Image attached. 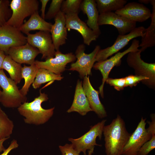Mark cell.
<instances>
[{"label":"cell","instance_id":"37","mask_svg":"<svg viewBox=\"0 0 155 155\" xmlns=\"http://www.w3.org/2000/svg\"><path fill=\"white\" fill-rule=\"evenodd\" d=\"M151 121H148V127L146 129L147 131L152 134H155V115L152 113L150 115Z\"/></svg>","mask_w":155,"mask_h":155},{"label":"cell","instance_id":"14","mask_svg":"<svg viewBox=\"0 0 155 155\" xmlns=\"http://www.w3.org/2000/svg\"><path fill=\"white\" fill-rule=\"evenodd\" d=\"M98 23L99 26L103 25L114 26L121 35L129 33L136 27V22L113 12L99 14Z\"/></svg>","mask_w":155,"mask_h":155},{"label":"cell","instance_id":"41","mask_svg":"<svg viewBox=\"0 0 155 155\" xmlns=\"http://www.w3.org/2000/svg\"><path fill=\"white\" fill-rule=\"evenodd\" d=\"M151 1V0H139V2H140L142 4L144 3L146 4H148L150 3Z\"/></svg>","mask_w":155,"mask_h":155},{"label":"cell","instance_id":"25","mask_svg":"<svg viewBox=\"0 0 155 155\" xmlns=\"http://www.w3.org/2000/svg\"><path fill=\"white\" fill-rule=\"evenodd\" d=\"M39 68L34 64L29 66L24 65L22 71V78L24 80V83L20 91L22 94L26 96L29 88L33 83L37 70Z\"/></svg>","mask_w":155,"mask_h":155},{"label":"cell","instance_id":"3","mask_svg":"<svg viewBox=\"0 0 155 155\" xmlns=\"http://www.w3.org/2000/svg\"><path fill=\"white\" fill-rule=\"evenodd\" d=\"M0 87L2 88L1 102L7 108H18L26 102L27 98L20 92L17 84L6 75L3 69L0 70Z\"/></svg>","mask_w":155,"mask_h":155},{"label":"cell","instance_id":"18","mask_svg":"<svg viewBox=\"0 0 155 155\" xmlns=\"http://www.w3.org/2000/svg\"><path fill=\"white\" fill-rule=\"evenodd\" d=\"M82 84L84 91L92 111H94L100 118L106 117V112L99 98V92L92 86L89 76H86L83 78Z\"/></svg>","mask_w":155,"mask_h":155},{"label":"cell","instance_id":"10","mask_svg":"<svg viewBox=\"0 0 155 155\" xmlns=\"http://www.w3.org/2000/svg\"><path fill=\"white\" fill-rule=\"evenodd\" d=\"M146 119L142 117L134 131L125 146L122 155H138L142 146L150 140L152 134L146 128Z\"/></svg>","mask_w":155,"mask_h":155},{"label":"cell","instance_id":"38","mask_svg":"<svg viewBox=\"0 0 155 155\" xmlns=\"http://www.w3.org/2000/svg\"><path fill=\"white\" fill-rule=\"evenodd\" d=\"M40 1L41 3V17L43 19H45V11L46 5L49 1V0H40Z\"/></svg>","mask_w":155,"mask_h":155},{"label":"cell","instance_id":"43","mask_svg":"<svg viewBox=\"0 0 155 155\" xmlns=\"http://www.w3.org/2000/svg\"><path fill=\"white\" fill-rule=\"evenodd\" d=\"M1 87H0V103L1 102V94L2 91L1 90Z\"/></svg>","mask_w":155,"mask_h":155},{"label":"cell","instance_id":"4","mask_svg":"<svg viewBox=\"0 0 155 155\" xmlns=\"http://www.w3.org/2000/svg\"><path fill=\"white\" fill-rule=\"evenodd\" d=\"M39 6L37 0H12L10 4L12 14L6 24L19 29L26 18L38 11Z\"/></svg>","mask_w":155,"mask_h":155},{"label":"cell","instance_id":"23","mask_svg":"<svg viewBox=\"0 0 155 155\" xmlns=\"http://www.w3.org/2000/svg\"><path fill=\"white\" fill-rule=\"evenodd\" d=\"M150 3L152 6L151 14V21L150 26L146 29L144 36L142 37L141 42L139 44L142 52L147 48L155 45V1L151 0Z\"/></svg>","mask_w":155,"mask_h":155},{"label":"cell","instance_id":"17","mask_svg":"<svg viewBox=\"0 0 155 155\" xmlns=\"http://www.w3.org/2000/svg\"><path fill=\"white\" fill-rule=\"evenodd\" d=\"M40 53L38 49L27 43L23 45L10 48L6 55L18 63L31 65L34 64L35 58Z\"/></svg>","mask_w":155,"mask_h":155},{"label":"cell","instance_id":"5","mask_svg":"<svg viewBox=\"0 0 155 155\" xmlns=\"http://www.w3.org/2000/svg\"><path fill=\"white\" fill-rule=\"evenodd\" d=\"M140 42L135 39L133 40L131 46L124 51L118 52L109 59L100 62H97L93 65V68L100 72L102 77V83L99 88V92L102 98H104V87L106 79L108 78L109 74L115 66H119L121 59L129 53L138 51L139 47Z\"/></svg>","mask_w":155,"mask_h":155},{"label":"cell","instance_id":"20","mask_svg":"<svg viewBox=\"0 0 155 155\" xmlns=\"http://www.w3.org/2000/svg\"><path fill=\"white\" fill-rule=\"evenodd\" d=\"M92 111L84 91L82 82L78 80L76 85L74 99L70 107L67 111L68 113L77 112L82 116L86 115Z\"/></svg>","mask_w":155,"mask_h":155},{"label":"cell","instance_id":"6","mask_svg":"<svg viewBox=\"0 0 155 155\" xmlns=\"http://www.w3.org/2000/svg\"><path fill=\"white\" fill-rule=\"evenodd\" d=\"M106 121V120L103 119L91 126L90 129L81 137L76 139L70 138L68 140L79 153L82 152L84 155H86L87 150L94 148L96 146H101L96 143V139L98 137L100 140H101L103 128Z\"/></svg>","mask_w":155,"mask_h":155},{"label":"cell","instance_id":"24","mask_svg":"<svg viewBox=\"0 0 155 155\" xmlns=\"http://www.w3.org/2000/svg\"><path fill=\"white\" fill-rule=\"evenodd\" d=\"M21 64L13 60L8 55H6L3 63L2 69L6 71L10 78L17 85L22 79Z\"/></svg>","mask_w":155,"mask_h":155},{"label":"cell","instance_id":"36","mask_svg":"<svg viewBox=\"0 0 155 155\" xmlns=\"http://www.w3.org/2000/svg\"><path fill=\"white\" fill-rule=\"evenodd\" d=\"M19 144L17 141L15 139L13 140L8 147L3 152V153L0 154V155H8L11 151L18 147Z\"/></svg>","mask_w":155,"mask_h":155},{"label":"cell","instance_id":"21","mask_svg":"<svg viewBox=\"0 0 155 155\" xmlns=\"http://www.w3.org/2000/svg\"><path fill=\"white\" fill-rule=\"evenodd\" d=\"M80 10L86 15L88 19L86 24L98 36L101 32L98 24L99 14L94 0H84L80 5Z\"/></svg>","mask_w":155,"mask_h":155},{"label":"cell","instance_id":"19","mask_svg":"<svg viewBox=\"0 0 155 155\" xmlns=\"http://www.w3.org/2000/svg\"><path fill=\"white\" fill-rule=\"evenodd\" d=\"M50 33L56 51L59 50L60 46L66 43L67 36L66 28L65 14L61 11L54 18Z\"/></svg>","mask_w":155,"mask_h":155},{"label":"cell","instance_id":"8","mask_svg":"<svg viewBox=\"0 0 155 155\" xmlns=\"http://www.w3.org/2000/svg\"><path fill=\"white\" fill-rule=\"evenodd\" d=\"M141 51L128 53L126 61L128 66L133 69L135 75L145 77L149 79L148 87L154 89L155 87V63L144 62L141 58Z\"/></svg>","mask_w":155,"mask_h":155},{"label":"cell","instance_id":"7","mask_svg":"<svg viewBox=\"0 0 155 155\" xmlns=\"http://www.w3.org/2000/svg\"><path fill=\"white\" fill-rule=\"evenodd\" d=\"M100 48V46L96 45L91 53L88 54L85 53V45L83 44L79 45L75 52V56L77 60L71 64L68 70L77 71L81 78L91 75V69L96 62L95 57Z\"/></svg>","mask_w":155,"mask_h":155},{"label":"cell","instance_id":"39","mask_svg":"<svg viewBox=\"0 0 155 155\" xmlns=\"http://www.w3.org/2000/svg\"><path fill=\"white\" fill-rule=\"evenodd\" d=\"M6 55L4 51L0 50V70L2 69L3 63Z\"/></svg>","mask_w":155,"mask_h":155},{"label":"cell","instance_id":"34","mask_svg":"<svg viewBox=\"0 0 155 155\" xmlns=\"http://www.w3.org/2000/svg\"><path fill=\"white\" fill-rule=\"evenodd\" d=\"M106 83L113 86L116 90L120 91L125 87V82L124 78H108L106 80Z\"/></svg>","mask_w":155,"mask_h":155},{"label":"cell","instance_id":"11","mask_svg":"<svg viewBox=\"0 0 155 155\" xmlns=\"http://www.w3.org/2000/svg\"><path fill=\"white\" fill-rule=\"evenodd\" d=\"M27 43L36 48L42 55V59L53 57L56 52L50 32L40 31L27 35Z\"/></svg>","mask_w":155,"mask_h":155},{"label":"cell","instance_id":"13","mask_svg":"<svg viewBox=\"0 0 155 155\" xmlns=\"http://www.w3.org/2000/svg\"><path fill=\"white\" fill-rule=\"evenodd\" d=\"M55 57H51L44 61L36 60L35 64L38 68H44L57 74L61 75L65 70L67 65L74 62L76 59L75 55L70 52L62 53L60 51H56Z\"/></svg>","mask_w":155,"mask_h":155},{"label":"cell","instance_id":"12","mask_svg":"<svg viewBox=\"0 0 155 155\" xmlns=\"http://www.w3.org/2000/svg\"><path fill=\"white\" fill-rule=\"evenodd\" d=\"M27 43L26 36L19 28L6 24L0 27V50L5 54L10 48Z\"/></svg>","mask_w":155,"mask_h":155},{"label":"cell","instance_id":"30","mask_svg":"<svg viewBox=\"0 0 155 155\" xmlns=\"http://www.w3.org/2000/svg\"><path fill=\"white\" fill-rule=\"evenodd\" d=\"M10 4L8 0H0V27L5 24L11 16Z\"/></svg>","mask_w":155,"mask_h":155},{"label":"cell","instance_id":"16","mask_svg":"<svg viewBox=\"0 0 155 155\" xmlns=\"http://www.w3.org/2000/svg\"><path fill=\"white\" fill-rule=\"evenodd\" d=\"M115 12L135 22L146 21L151 17L152 14L150 10L143 4L135 2L128 3Z\"/></svg>","mask_w":155,"mask_h":155},{"label":"cell","instance_id":"42","mask_svg":"<svg viewBox=\"0 0 155 155\" xmlns=\"http://www.w3.org/2000/svg\"><path fill=\"white\" fill-rule=\"evenodd\" d=\"M94 148H93L91 150H88V154L86 155H92V154L94 153Z\"/></svg>","mask_w":155,"mask_h":155},{"label":"cell","instance_id":"1","mask_svg":"<svg viewBox=\"0 0 155 155\" xmlns=\"http://www.w3.org/2000/svg\"><path fill=\"white\" fill-rule=\"evenodd\" d=\"M102 133L106 155H122L131 133L127 130L125 122L121 116L118 115L110 124L104 125Z\"/></svg>","mask_w":155,"mask_h":155},{"label":"cell","instance_id":"32","mask_svg":"<svg viewBox=\"0 0 155 155\" xmlns=\"http://www.w3.org/2000/svg\"><path fill=\"white\" fill-rule=\"evenodd\" d=\"M63 0H52L49 9L45 14V19L51 20L54 18L61 11Z\"/></svg>","mask_w":155,"mask_h":155},{"label":"cell","instance_id":"9","mask_svg":"<svg viewBox=\"0 0 155 155\" xmlns=\"http://www.w3.org/2000/svg\"><path fill=\"white\" fill-rule=\"evenodd\" d=\"M145 29L143 26H139L136 27L127 34L123 35H119L111 46L99 50L95 57L96 61L99 62L106 60L109 57L118 52L131 40L136 37H143Z\"/></svg>","mask_w":155,"mask_h":155},{"label":"cell","instance_id":"40","mask_svg":"<svg viewBox=\"0 0 155 155\" xmlns=\"http://www.w3.org/2000/svg\"><path fill=\"white\" fill-rule=\"evenodd\" d=\"M9 138H6L1 140H0V154L2 152H3L5 150V147L3 145L4 142L8 139Z\"/></svg>","mask_w":155,"mask_h":155},{"label":"cell","instance_id":"29","mask_svg":"<svg viewBox=\"0 0 155 155\" xmlns=\"http://www.w3.org/2000/svg\"><path fill=\"white\" fill-rule=\"evenodd\" d=\"M82 0H63L61 7V11L65 14L69 13L78 14L80 10Z\"/></svg>","mask_w":155,"mask_h":155},{"label":"cell","instance_id":"31","mask_svg":"<svg viewBox=\"0 0 155 155\" xmlns=\"http://www.w3.org/2000/svg\"><path fill=\"white\" fill-rule=\"evenodd\" d=\"M125 82V87L132 88L135 86L140 82L148 86L149 79L147 77L136 75H131L124 77Z\"/></svg>","mask_w":155,"mask_h":155},{"label":"cell","instance_id":"22","mask_svg":"<svg viewBox=\"0 0 155 155\" xmlns=\"http://www.w3.org/2000/svg\"><path fill=\"white\" fill-rule=\"evenodd\" d=\"M52 24L46 21L39 15L38 11L32 15L30 18L19 28L22 32L27 35L30 31L39 30L50 32Z\"/></svg>","mask_w":155,"mask_h":155},{"label":"cell","instance_id":"33","mask_svg":"<svg viewBox=\"0 0 155 155\" xmlns=\"http://www.w3.org/2000/svg\"><path fill=\"white\" fill-rule=\"evenodd\" d=\"M155 148V134H153L151 139L145 142L141 147L138 155H148Z\"/></svg>","mask_w":155,"mask_h":155},{"label":"cell","instance_id":"35","mask_svg":"<svg viewBox=\"0 0 155 155\" xmlns=\"http://www.w3.org/2000/svg\"><path fill=\"white\" fill-rule=\"evenodd\" d=\"M59 148L62 155H80L72 144H67L64 146H59Z\"/></svg>","mask_w":155,"mask_h":155},{"label":"cell","instance_id":"15","mask_svg":"<svg viewBox=\"0 0 155 155\" xmlns=\"http://www.w3.org/2000/svg\"><path fill=\"white\" fill-rule=\"evenodd\" d=\"M65 18L67 30L73 29L78 32L82 36L85 44L89 46L92 41L96 40L98 38L99 36L79 18L78 14H65Z\"/></svg>","mask_w":155,"mask_h":155},{"label":"cell","instance_id":"27","mask_svg":"<svg viewBox=\"0 0 155 155\" xmlns=\"http://www.w3.org/2000/svg\"><path fill=\"white\" fill-rule=\"evenodd\" d=\"M97 9L100 14L115 11L123 7L126 4V0H96Z\"/></svg>","mask_w":155,"mask_h":155},{"label":"cell","instance_id":"28","mask_svg":"<svg viewBox=\"0 0 155 155\" xmlns=\"http://www.w3.org/2000/svg\"><path fill=\"white\" fill-rule=\"evenodd\" d=\"M14 127L13 121L0 107V140L9 138L13 133Z\"/></svg>","mask_w":155,"mask_h":155},{"label":"cell","instance_id":"26","mask_svg":"<svg viewBox=\"0 0 155 155\" xmlns=\"http://www.w3.org/2000/svg\"><path fill=\"white\" fill-rule=\"evenodd\" d=\"M63 78L61 75L55 74L44 68H39L32 86L34 89H36L39 88L43 84L51 81H60Z\"/></svg>","mask_w":155,"mask_h":155},{"label":"cell","instance_id":"2","mask_svg":"<svg viewBox=\"0 0 155 155\" xmlns=\"http://www.w3.org/2000/svg\"><path fill=\"white\" fill-rule=\"evenodd\" d=\"M48 95L40 91L39 96L30 102H26L17 108L19 113L24 118L26 124L40 125L47 122L52 116L55 107L48 109L43 108L42 103L48 100Z\"/></svg>","mask_w":155,"mask_h":155}]
</instances>
